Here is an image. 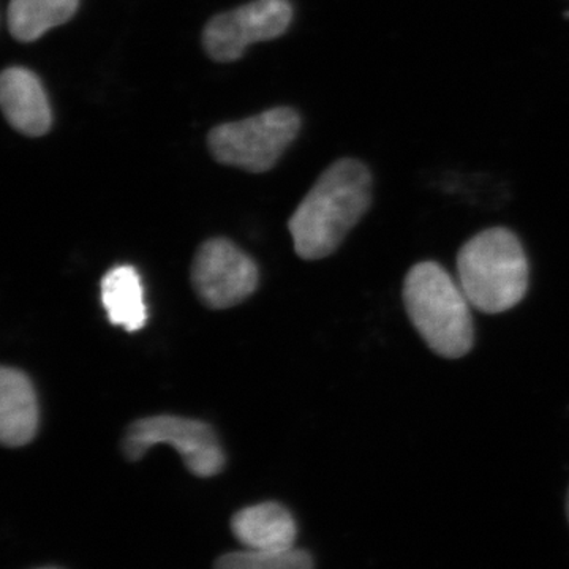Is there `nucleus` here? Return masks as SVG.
<instances>
[{"instance_id": "nucleus-4", "label": "nucleus", "mask_w": 569, "mask_h": 569, "mask_svg": "<svg viewBox=\"0 0 569 569\" xmlns=\"http://www.w3.org/2000/svg\"><path fill=\"white\" fill-rule=\"evenodd\" d=\"M301 130L293 108H272L253 118L213 127L208 134L213 159L249 173H266L279 162Z\"/></svg>"}, {"instance_id": "nucleus-11", "label": "nucleus", "mask_w": 569, "mask_h": 569, "mask_svg": "<svg viewBox=\"0 0 569 569\" xmlns=\"http://www.w3.org/2000/svg\"><path fill=\"white\" fill-rule=\"evenodd\" d=\"M102 305L108 320L134 332L144 328L148 309L144 302V287L141 276L130 264L116 266L102 279Z\"/></svg>"}, {"instance_id": "nucleus-10", "label": "nucleus", "mask_w": 569, "mask_h": 569, "mask_svg": "<svg viewBox=\"0 0 569 569\" xmlns=\"http://www.w3.org/2000/svg\"><path fill=\"white\" fill-rule=\"evenodd\" d=\"M231 530L244 549L252 550L291 549L298 537L293 515L276 501H264L236 512Z\"/></svg>"}, {"instance_id": "nucleus-12", "label": "nucleus", "mask_w": 569, "mask_h": 569, "mask_svg": "<svg viewBox=\"0 0 569 569\" xmlns=\"http://www.w3.org/2000/svg\"><path fill=\"white\" fill-rule=\"evenodd\" d=\"M78 6L80 0H10L9 31L13 39L31 43L50 29L70 21Z\"/></svg>"}, {"instance_id": "nucleus-1", "label": "nucleus", "mask_w": 569, "mask_h": 569, "mask_svg": "<svg viewBox=\"0 0 569 569\" xmlns=\"http://www.w3.org/2000/svg\"><path fill=\"white\" fill-rule=\"evenodd\" d=\"M373 200V178L358 159H339L320 174L288 222L296 253L321 260L342 246Z\"/></svg>"}, {"instance_id": "nucleus-8", "label": "nucleus", "mask_w": 569, "mask_h": 569, "mask_svg": "<svg viewBox=\"0 0 569 569\" xmlns=\"http://www.w3.org/2000/svg\"><path fill=\"white\" fill-rule=\"evenodd\" d=\"M0 104L7 121L26 137L50 132L52 112L47 92L33 71L10 67L0 78Z\"/></svg>"}, {"instance_id": "nucleus-2", "label": "nucleus", "mask_w": 569, "mask_h": 569, "mask_svg": "<svg viewBox=\"0 0 569 569\" xmlns=\"http://www.w3.org/2000/svg\"><path fill=\"white\" fill-rule=\"evenodd\" d=\"M456 263L460 288L479 312H507L529 291V258L518 234L508 228L479 231L460 247Z\"/></svg>"}, {"instance_id": "nucleus-14", "label": "nucleus", "mask_w": 569, "mask_h": 569, "mask_svg": "<svg viewBox=\"0 0 569 569\" xmlns=\"http://www.w3.org/2000/svg\"><path fill=\"white\" fill-rule=\"evenodd\" d=\"M567 518L569 523V489H568V496H567Z\"/></svg>"}, {"instance_id": "nucleus-9", "label": "nucleus", "mask_w": 569, "mask_h": 569, "mask_svg": "<svg viewBox=\"0 0 569 569\" xmlns=\"http://www.w3.org/2000/svg\"><path fill=\"white\" fill-rule=\"evenodd\" d=\"M40 425L39 399L31 378L14 367L0 370V440L3 447L31 443Z\"/></svg>"}, {"instance_id": "nucleus-13", "label": "nucleus", "mask_w": 569, "mask_h": 569, "mask_svg": "<svg viewBox=\"0 0 569 569\" xmlns=\"http://www.w3.org/2000/svg\"><path fill=\"white\" fill-rule=\"evenodd\" d=\"M312 556L307 550H252L224 553L213 569H313Z\"/></svg>"}, {"instance_id": "nucleus-3", "label": "nucleus", "mask_w": 569, "mask_h": 569, "mask_svg": "<svg viewBox=\"0 0 569 569\" xmlns=\"http://www.w3.org/2000/svg\"><path fill=\"white\" fill-rule=\"evenodd\" d=\"M408 318L426 346L445 359L470 353L475 343L471 305L458 280L436 261H421L403 280Z\"/></svg>"}, {"instance_id": "nucleus-7", "label": "nucleus", "mask_w": 569, "mask_h": 569, "mask_svg": "<svg viewBox=\"0 0 569 569\" xmlns=\"http://www.w3.org/2000/svg\"><path fill=\"white\" fill-rule=\"evenodd\" d=\"M258 282V266L230 239H209L194 254L193 288L200 301L211 309L241 305L254 293Z\"/></svg>"}, {"instance_id": "nucleus-5", "label": "nucleus", "mask_w": 569, "mask_h": 569, "mask_svg": "<svg viewBox=\"0 0 569 569\" xmlns=\"http://www.w3.org/2000/svg\"><path fill=\"white\" fill-rule=\"evenodd\" d=\"M170 445L181 455L187 470L198 478H212L223 470L227 459L211 426L197 419L159 415L138 419L127 429L123 455L140 460L149 448Z\"/></svg>"}, {"instance_id": "nucleus-6", "label": "nucleus", "mask_w": 569, "mask_h": 569, "mask_svg": "<svg viewBox=\"0 0 569 569\" xmlns=\"http://www.w3.org/2000/svg\"><path fill=\"white\" fill-rule=\"evenodd\" d=\"M293 7L290 0H253L217 14L203 32L204 50L216 62H234L249 44L279 39L290 28Z\"/></svg>"}, {"instance_id": "nucleus-15", "label": "nucleus", "mask_w": 569, "mask_h": 569, "mask_svg": "<svg viewBox=\"0 0 569 569\" xmlns=\"http://www.w3.org/2000/svg\"><path fill=\"white\" fill-rule=\"evenodd\" d=\"M37 569H61V568H54V567H44V568H37Z\"/></svg>"}]
</instances>
